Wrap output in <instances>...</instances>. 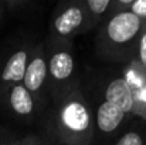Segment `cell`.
<instances>
[{
    "instance_id": "cell-1",
    "label": "cell",
    "mask_w": 146,
    "mask_h": 145,
    "mask_svg": "<svg viewBox=\"0 0 146 145\" xmlns=\"http://www.w3.org/2000/svg\"><path fill=\"white\" fill-rule=\"evenodd\" d=\"M48 137L58 145H92L95 140L94 110L75 87L60 101L50 104Z\"/></svg>"
},
{
    "instance_id": "cell-2",
    "label": "cell",
    "mask_w": 146,
    "mask_h": 145,
    "mask_svg": "<svg viewBox=\"0 0 146 145\" xmlns=\"http://www.w3.org/2000/svg\"><path fill=\"white\" fill-rule=\"evenodd\" d=\"M143 26L145 21L131 11L108 16L95 37L97 53L106 60L118 63L135 60Z\"/></svg>"
},
{
    "instance_id": "cell-3",
    "label": "cell",
    "mask_w": 146,
    "mask_h": 145,
    "mask_svg": "<svg viewBox=\"0 0 146 145\" xmlns=\"http://www.w3.org/2000/svg\"><path fill=\"white\" fill-rule=\"evenodd\" d=\"M47 51V87L50 104L60 101L80 86L72 43H48Z\"/></svg>"
},
{
    "instance_id": "cell-4",
    "label": "cell",
    "mask_w": 146,
    "mask_h": 145,
    "mask_svg": "<svg viewBox=\"0 0 146 145\" xmlns=\"http://www.w3.org/2000/svg\"><path fill=\"white\" fill-rule=\"evenodd\" d=\"M88 31V16L84 0L61 3L52 14L48 29V43H72V40Z\"/></svg>"
},
{
    "instance_id": "cell-5",
    "label": "cell",
    "mask_w": 146,
    "mask_h": 145,
    "mask_svg": "<svg viewBox=\"0 0 146 145\" xmlns=\"http://www.w3.org/2000/svg\"><path fill=\"white\" fill-rule=\"evenodd\" d=\"M21 84L34 97L41 114L48 107L50 97L47 87V51L46 43H36L30 55Z\"/></svg>"
},
{
    "instance_id": "cell-6",
    "label": "cell",
    "mask_w": 146,
    "mask_h": 145,
    "mask_svg": "<svg viewBox=\"0 0 146 145\" xmlns=\"http://www.w3.org/2000/svg\"><path fill=\"white\" fill-rule=\"evenodd\" d=\"M0 102L16 120L24 124H33L41 114L34 97L21 83L0 90Z\"/></svg>"
},
{
    "instance_id": "cell-7",
    "label": "cell",
    "mask_w": 146,
    "mask_h": 145,
    "mask_svg": "<svg viewBox=\"0 0 146 145\" xmlns=\"http://www.w3.org/2000/svg\"><path fill=\"white\" fill-rule=\"evenodd\" d=\"M34 44L23 43L13 48L0 64V90L23 81Z\"/></svg>"
},
{
    "instance_id": "cell-8",
    "label": "cell",
    "mask_w": 146,
    "mask_h": 145,
    "mask_svg": "<svg viewBox=\"0 0 146 145\" xmlns=\"http://www.w3.org/2000/svg\"><path fill=\"white\" fill-rule=\"evenodd\" d=\"M128 118L129 117L122 110H119L116 105L102 98V101L94 110L95 137L97 134H99V137L104 140L113 138V135L119 132V130L123 127Z\"/></svg>"
},
{
    "instance_id": "cell-9",
    "label": "cell",
    "mask_w": 146,
    "mask_h": 145,
    "mask_svg": "<svg viewBox=\"0 0 146 145\" xmlns=\"http://www.w3.org/2000/svg\"><path fill=\"white\" fill-rule=\"evenodd\" d=\"M122 77L129 86L133 97L135 117L146 121V68L136 60H132L123 68Z\"/></svg>"
},
{
    "instance_id": "cell-10",
    "label": "cell",
    "mask_w": 146,
    "mask_h": 145,
    "mask_svg": "<svg viewBox=\"0 0 146 145\" xmlns=\"http://www.w3.org/2000/svg\"><path fill=\"white\" fill-rule=\"evenodd\" d=\"M104 100L112 102L116 105L119 110H122L129 118L135 117V110H133V97L131 93L129 86L123 80L122 76L113 77L106 81L104 87Z\"/></svg>"
},
{
    "instance_id": "cell-11",
    "label": "cell",
    "mask_w": 146,
    "mask_h": 145,
    "mask_svg": "<svg viewBox=\"0 0 146 145\" xmlns=\"http://www.w3.org/2000/svg\"><path fill=\"white\" fill-rule=\"evenodd\" d=\"M87 16H88V30L104 23V20L111 14L112 0H84Z\"/></svg>"
},
{
    "instance_id": "cell-12",
    "label": "cell",
    "mask_w": 146,
    "mask_h": 145,
    "mask_svg": "<svg viewBox=\"0 0 146 145\" xmlns=\"http://www.w3.org/2000/svg\"><path fill=\"white\" fill-rule=\"evenodd\" d=\"M112 145H146V121H136L126 128Z\"/></svg>"
},
{
    "instance_id": "cell-13",
    "label": "cell",
    "mask_w": 146,
    "mask_h": 145,
    "mask_svg": "<svg viewBox=\"0 0 146 145\" xmlns=\"http://www.w3.org/2000/svg\"><path fill=\"white\" fill-rule=\"evenodd\" d=\"M17 145H51V140L47 138V135L29 134V135L19 138Z\"/></svg>"
},
{
    "instance_id": "cell-14",
    "label": "cell",
    "mask_w": 146,
    "mask_h": 145,
    "mask_svg": "<svg viewBox=\"0 0 146 145\" xmlns=\"http://www.w3.org/2000/svg\"><path fill=\"white\" fill-rule=\"evenodd\" d=\"M135 60H136L143 68H146V21H145L143 29H142L141 37H139V43H138V50H136V57H135Z\"/></svg>"
},
{
    "instance_id": "cell-15",
    "label": "cell",
    "mask_w": 146,
    "mask_h": 145,
    "mask_svg": "<svg viewBox=\"0 0 146 145\" xmlns=\"http://www.w3.org/2000/svg\"><path fill=\"white\" fill-rule=\"evenodd\" d=\"M128 11L139 17L142 21H146V0H132V4Z\"/></svg>"
},
{
    "instance_id": "cell-16",
    "label": "cell",
    "mask_w": 146,
    "mask_h": 145,
    "mask_svg": "<svg viewBox=\"0 0 146 145\" xmlns=\"http://www.w3.org/2000/svg\"><path fill=\"white\" fill-rule=\"evenodd\" d=\"M19 138L11 132H0V145H17Z\"/></svg>"
},
{
    "instance_id": "cell-17",
    "label": "cell",
    "mask_w": 146,
    "mask_h": 145,
    "mask_svg": "<svg viewBox=\"0 0 146 145\" xmlns=\"http://www.w3.org/2000/svg\"><path fill=\"white\" fill-rule=\"evenodd\" d=\"M3 13H4V6H3V1L0 0V20L3 17Z\"/></svg>"
}]
</instances>
